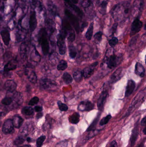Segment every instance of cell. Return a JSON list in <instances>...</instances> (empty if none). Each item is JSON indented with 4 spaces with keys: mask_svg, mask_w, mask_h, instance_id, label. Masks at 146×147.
I'll list each match as a JSON object with an SVG mask.
<instances>
[{
    "mask_svg": "<svg viewBox=\"0 0 146 147\" xmlns=\"http://www.w3.org/2000/svg\"><path fill=\"white\" fill-rule=\"evenodd\" d=\"M48 34L45 28H41L38 35V42L42 48L44 55H46L49 53V50Z\"/></svg>",
    "mask_w": 146,
    "mask_h": 147,
    "instance_id": "obj_1",
    "label": "cell"
},
{
    "mask_svg": "<svg viewBox=\"0 0 146 147\" xmlns=\"http://www.w3.org/2000/svg\"><path fill=\"white\" fill-rule=\"evenodd\" d=\"M39 86L41 90H47L56 87L57 86V83L55 81L50 79L43 78L40 79Z\"/></svg>",
    "mask_w": 146,
    "mask_h": 147,
    "instance_id": "obj_2",
    "label": "cell"
},
{
    "mask_svg": "<svg viewBox=\"0 0 146 147\" xmlns=\"http://www.w3.org/2000/svg\"><path fill=\"white\" fill-rule=\"evenodd\" d=\"M65 14L70 21L71 24L75 28L76 32H77V33H79L80 30V26L78 18L72 12L67 9L65 10Z\"/></svg>",
    "mask_w": 146,
    "mask_h": 147,
    "instance_id": "obj_3",
    "label": "cell"
},
{
    "mask_svg": "<svg viewBox=\"0 0 146 147\" xmlns=\"http://www.w3.org/2000/svg\"><path fill=\"white\" fill-rule=\"evenodd\" d=\"M65 38L59 34L57 36V45L59 49V52L61 55L65 54L67 51V47L65 43Z\"/></svg>",
    "mask_w": 146,
    "mask_h": 147,
    "instance_id": "obj_4",
    "label": "cell"
},
{
    "mask_svg": "<svg viewBox=\"0 0 146 147\" xmlns=\"http://www.w3.org/2000/svg\"><path fill=\"white\" fill-rule=\"evenodd\" d=\"M143 26V22L140 20L139 17H137L133 21L131 26V36L135 35L140 31Z\"/></svg>",
    "mask_w": 146,
    "mask_h": 147,
    "instance_id": "obj_5",
    "label": "cell"
},
{
    "mask_svg": "<svg viewBox=\"0 0 146 147\" xmlns=\"http://www.w3.org/2000/svg\"><path fill=\"white\" fill-rule=\"evenodd\" d=\"M108 96H109V93L108 91L106 90L103 91L100 94L97 103L98 109L99 111H102L103 109L105 104Z\"/></svg>",
    "mask_w": 146,
    "mask_h": 147,
    "instance_id": "obj_6",
    "label": "cell"
},
{
    "mask_svg": "<svg viewBox=\"0 0 146 147\" xmlns=\"http://www.w3.org/2000/svg\"><path fill=\"white\" fill-rule=\"evenodd\" d=\"M30 47L25 42L21 43L20 46V55L22 59H26L27 58L30 51Z\"/></svg>",
    "mask_w": 146,
    "mask_h": 147,
    "instance_id": "obj_7",
    "label": "cell"
},
{
    "mask_svg": "<svg viewBox=\"0 0 146 147\" xmlns=\"http://www.w3.org/2000/svg\"><path fill=\"white\" fill-rule=\"evenodd\" d=\"M94 109L93 104L89 101L81 102L78 107V109L80 111H89Z\"/></svg>",
    "mask_w": 146,
    "mask_h": 147,
    "instance_id": "obj_8",
    "label": "cell"
},
{
    "mask_svg": "<svg viewBox=\"0 0 146 147\" xmlns=\"http://www.w3.org/2000/svg\"><path fill=\"white\" fill-rule=\"evenodd\" d=\"M98 64V62H96L90 66L85 68L82 71V75L85 78H87L91 76L94 72V68Z\"/></svg>",
    "mask_w": 146,
    "mask_h": 147,
    "instance_id": "obj_9",
    "label": "cell"
},
{
    "mask_svg": "<svg viewBox=\"0 0 146 147\" xmlns=\"http://www.w3.org/2000/svg\"><path fill=\"white\" fill-rule=\"evenodd\" d=\"M29 24V29L30 31L31 32H33L37 26V16H36L35 11H32L31 13Z\"/></svg>",
    "mask_w": 146,
    "mask_h": 147,
    "instance_id": "obj_10",
    "label": "cell"
},
{
    "mask_svg": "<svg viewBox=\"0 0 146 147\" xmlns=\"http://www.w3.org/2000/svg\"><path fill=\"white\" fill-rule=\"evenodd\" d=\"M14 126L12 120L8 119L6 120L3 124L2 130L5 134H9L13 131Z\"/></svg>",
    "mask_w": 146,
    "mask_h": 147,
    "instance_id": "obj_11",
    "label": "cell"
},
{
    "mask_svg": "<svg viewBox=\"0 0 146 147\" xmlns=\"http://www.w3.org/2000/svg\"><path fill=\"white\" fill-rule=\"evenodd\" d=\"M123 72V69L122 68H119L116 70L111 77L110 79V83L114 84L120 80L122 77Z\"/></svg>",
    "mask_w": 146,
    "mask_h": 147,
    "instance_id": "obj_12",
    "label": "cell"
},
{
    "mask_svg": "<svg viewBox=\"0 0 146 147\" xmlns=\"http://www.w3.org/2000/svg\"><path fill=\"white\" fill-rule=\"evenodd\" d=\"M17 84L12 80H8L4 84V88L8 92H13L16 90Z\"/></svg>",
    "mask_w": 146,
    "mask_h": 147,
    "instance_id": "obj_13",
    "label": "cell"
},
{
    "mask_svg": "<svg viewBox=\"0 0 146 147\" xmlns=\"http://www.w3.org/2000/svg\"><path fill=\"white\" fill-rule=\"evenodd\" d=\"M18 67V62L15 59L9 60L4 66L3 70L5 72H9L14 70Z\"/></svg>",
    "mask_w": 146,
    "mask_h": 147,
    "instance_id": "obj_14",
    "label": "cell"
},
{
    "mask_svg": "<svg viewBox=\"0 0 146 147\" xmlns=\"http://www.w3.org/2000/svg\"><path fill=\"white\" fill-rule=\"evenodd\" d=\"M135 88V83L132 80H129L126 87L125 97H128L132 94Z\"/></svg>",
    "mask_w": 146,
    "mask_h": 147,
    "instance_id": "obj_15",
    "label": "cell"
},
{
    "mask_svg": "<svg viewBox=\"0 0 146 147\" xmlns=\"http://www.w3.org/2000/svg\"><path fill=\"white\" fill-rule=\"evenodd\" d=\"M118 63V57L116 55L113 54L110 56L107 61V66L110 69L116 67Z\"/></svg>",
    "mask_w": 146,
    "mask_h": 147,
    "instance_id": "obj_16",
    "label": "cell"
},
{
    "mask_svg": "<svg viewBox=\"0 0 146 147\" xmlns=\"http://www.w3.org/2000/svg\"><path fill=\"white\" fill-rule=\"evenodd\" d=\"M65 2L71 8L73 9V10L81 18H82L84 16V14L83 11L77 6L75 5L74 3H72L70 0H64Z\"/></svg>",
    "mask_w": 146,
    "mask_h": 147,
    "instance_id": "obj_17",
    "label": "cell"
},
{
    "mask_svg": "<svg viewBox=\"0 0 146 147\" xmlns=\"http://www.w3.org/2000/svg\"><path fill=\"white\" fill-rule=\"evenodd\" d=\"M13 102L17 106H20L22 104L23 102V96L21 93L19 92H14L13 94Z\"/></svg>",
    "mask_w": 146,
    "mask_h": 147,
    "instance_id": "obj_18",
    "label": "cell"
},
{
    "mask_svg": "<svg viewBox=\"0 0 146 147\" xmlns=\"http://www.w3.org/2000/svg\"><path fill=\"white\" fill-rule=\"evenodd\" d=\"M3 41L6 46L9 45L10 41V35L9 31L7 29H3L0 32Z\"/></svg>",
    "mask_w": 146,
    "mask_h": 147,
    "instance_id": "obj_19",
    "label": "cell"
},
{
    "mask_svg": "<svg viewBox=\"0 0 146 147\" xmlns=\"http://www.w3.org/2000/svg\"><path fill=\"white\" fill-rule=\"evenodd\" d=\"M41 59L40 54L37 51L36 47H34V48L30 54V60L35 63H38L41 61Z\"/></svg>",
    "mask_w": 146,
    "mask_h": 147,
    "instance_id": "obj_20",
    "label": "cell"
},
{
    "mask_svg": "<svg viewBox=\"0 0 146 147\" xmlns=\"http://www.w3.org/2000/svg\"><path fill=\"white\" fill-rule=\"evenodd\" d=\"M25 74L27 76L28 80L33 84H36L37 81V78L35 71L33 70H30L25 69Z\"/></svg>",
    "mask_w": 146,
    "mask_h": 147,
    "instance_id": "obj_21",
    "label": "cell"
},
{
    "mask_svg": "<svg viewBox=\"0 0 146 147\" xmlns=\"http://www.w3.org/2000/svg\"><path fill=\"white\" fill-rule=\"evenodd\" d=\"M135 73L140 77H144L145 74V69L140 63H137L135 65Z\"/></svg>",
    "mask_w": 146,
    "mask_h": 147,
    "instance_id": "obj_22",
    "label": "cell"
},
{
    "mask_svg": "<svg viewBox=\"0 0 146 147\" xmlns=\"http://www.w3.org/2000/svg\"><path fill=\"white\" fill-rule=\"evenodd\" d=\"M12 121H13L14 127H15L16 128H19L22 125L24 120L19 116L15 115L13 118Z\"/></svg>",
    "mask_w": 146,
    "mask_h": 147,
    "instance_id": "obj_23",
    "label": "cell"
},
{
    "mask_svg": "<svg viewBox=\"0 0 146 147\" xmlns=\"http://www.w3.org/2000/svg\"><path fill=\"white\" fill-rule=\"evenodd\" d=\"M139 135V129L137 127H135L132 131V135L130 138V142L132 146H133L135 144Z\"/></svg>",
    "mask_w": 146,
    "mask_h": 147,
    "instance_id": "obj_24",
    "label": "cell"
},
{
    "mask_svg": "<svg viewBox=\"0 0 146 147\" xmlns=\"http://www.w3.org/2000/svg\"><path fill=\"white\" fill-rule=\"evenodd\" d=\"M69 122L72 124H77L80 121V115L78 112H75L69 116Z\"/></svg>",
    "mask_w": 146,
    "mask_h": 147,
    "instance_id": "obj_25",
    "label": "cell"
},
{
    "mask_svg": "<svg viewBox=\"0 0 146 147\" xmlns=\"http://www.w3.org/2000/svg\"><path fill=\"white\" fill-rule=\"evenodd\" d=\"M93 29H94V23L92 22L89 26L85 34V37L88 40H91L93 34Z\"/></svg>",
    "mask_w": 146,
    "mask_h": 147,
    "instance_id": "obj_26",
    "label": "cell"
},
{
    "mask_svg": "<svg viewBox=\"0 0 146 147\" xmlns=\"http://www.w3.org/2000/svg\"><path fill=\"white\" fill-rule=\"evenodd\" d=\"M13 102V94L12 96L10 95H7L2 100L1 103L4 105L8 106L10 105Z\"/></svg>",
    "mask_w": 146,
    "mask_h": 147,
    "instance_id": "obj_27",
    "label": "cell"
},
{
    "mask_svg": "<svg viewBox=\"0 0 146 147\" xmlns=\"http://www.w3.org/2000/svg\"><path fill=\"white\" fill-rule=\"evenodd\" d=\"M34 111L31 107L25 106L22 109L21 113L24 115L30 116L33 114Z\"/></svg>",
    "mask_w": 146,
    "mask_h": 147,
    "instance_id": "obj_28",
    "label": "cell"
},
{
    "mask_svg": "<svg viewBox=\"0 0 146 147\" xmlns=\"http://www.w3.org/2000/svg\"><path fill=\"white\" fill-rule=\"evenodd\" d=\"M144 0H135L134 3V6L137 7L140 12H142L144 8Z\"/></svg>",
    "mask_w": 146,
    "mask_h": 147,
    "instance_id": "obj_29",
    "label": "cell"
},
{
    "mask_svg": "<svg viewBox=\"0 0 146 147\" xmlns=\"http://www.w3.org/2000/svg\"><path fill=\"white\" fill-rule=\"evenodd\" d=\"M73 77L76 82H80L83 77L82 71L80 70L75 71L73 74Z\"/></svg>",
    "mask_w": 146,
    "mask_h": 147,
    "instance_id": "obj_30",
    "label": "cell"
},
{
    "mask_svg": "<svg viewBox=\"0 0 146 147\" xmlns=\"http://www.w3.org/2000/svg\"><path fill=\"white\" fill-rule=\"evenodd\" d=\"M63 79L65 84H69L73 82V78L71 75L67 72H65L63 75Z\"/></svg>",
    "mask_w": 146,
    "mask_h": 147,
    "instance_id": "obj_31",
    "label": "cell"
},
{
    "mask_svg": "<svg viewBox=\"0 0 146 147\" xmlns=\"http://www.w3.org/2000/svg\"><path fill=\"white\" fill-rule=\"evenodd\" d=\"M67 63L64 60H62L59 62L57 66V69L58 71H64L67 68Z\"/></svg>",
    "mask_w": 146,
    "mask_h": 147,
    "instance_id": "obj_32",
    "label": "cell"
},
{
    "mask_svg": "<svg viewBox=\"0 0 146 147\" xmlns=\"http://www.w3.org/2000/svg\"><path fill=\"white\" fill-rule=\"evenodd\" d=\"M77 52L76 48L74 46L69 47V55L71 59H74L77 55Z\"/></svg>",
    "mask_w": 146,
    "mask_h": 147,
    "instance_id": "obj_33",
    "label": "cell"
},
{
    "mask_svg": "<svg viewBox=\"0 0 146 147\" xmlns=\"http://www.w3.org/2000/svg\"><path fill=\"white\" fill-rule=\"evenodd\" d=\"M103 33L99 32L96 33L94 36V42L96 44H98L100 43L102 39Z\"/></svg>",
    "mask_w": 146,
    "mask_h": 147,
    "instance_id": "obj_34",
    "label": "cell"
},
{
    "mask_svg": "<svg viewBox=\"0 0 146 147\" xmlns=\"http://www.w3.org/2000/svg\"><path fill=\"white\" fill-rule=\"evenodd\" d=\"M99 117H97L95 120H94L92 123L91 124V125L89 126V127L87 129V132H90V131H93V130H95L96 128V126H97V123L98 121L99 120Z\"/></svg>",
    "mask_w": 146,
    "mask_h": 147,
    "instance_id": "obj_35",
    "label": "cell"
},
{
    "mask_svg": "<svg viewBox=\"0 0 146 147\" xmlns=\"http://www.w3.org/2000/svg\"><path fill=\"white\" fill-rule=\"evenodd\" d=\"M111 117H111V115H108L107 116L103 117L99 122V124H100V126H104V125L107 124L109 122V120L111 119Z\"/></svg>",
    "mask_w": 146,
    "mask_h": 147,
    "instance_id": "obj_36",
    "label": "cell"
},
{
    "mask_svg": "<svg viewBox=\"0 0 146 147\" xmlns=\"http://www.w3.org/2000/svg\"><path fill=\"white\" fill-rule=\"evenodd\" d=\"M58 108L60 111H66L68 109V107L65 104L62 102L61 101H58L57 102Z\"/></svg>",
    "mask_w": 146,
    "mask_h": 147,
    "instance_id": "obj_37",
    "label": "cell"
},
{
    "mask_svg": "<svg viewBox=\"0 0 146 147\" xmlns=\"http://www.w3.org/2000/svg\"><path fill=\"white\" fill-rule=\"evenodd\" d=\"M8 112L7 108L5 106L0 105V117L5 116Z\"/></svg>",
    "mask_w": 146,
    "mask_h": 147,
    "instance_id": "obj_38",
    "label": "cell"
},
{
    "mask_svg": "<svg viewBox=\"0 0 146 147\" xmlns=\"http://www.w3.org/2000/svg\"><path fill=\"white\" fill-rule=\"evenodd\" d=\"M39 102V98L38 97L34 96L31 98L28 103V105L30 106H33L37 104Z\"/></svg>",
    "mask_w": 146,
    "mask_h": 147,
    "instance_id": "obj_39",
    "label": "cell"
},
{
    "mask_svg": "<svg viewBox=\"0 0 146 147\" xmlns=\"http://www.w3.org/2000/svg\"><path fill=\"white\" fill-rule=\"evenodd\" d=\"M118 42V40L116 37H113L109 41V45L111 47H114L117 45Z\"/></svg>",
    "mask_w": 146,
    "mask_h": 147,
    "instance_id": "obj_40",
    "label": "cell"
},
{
    "mask_svg": "<svg viewBox=\"0 0 146 147\" xmlns=\"http://www.w3.org/2000/svg\"><path fill=\"white\" fill-rule=\"evenodd\" d=\"M45 139V136H40L37 140V147H41L43 145Z\"/></svg>",
    "mask_w": 146,
    "mask_h": 147,
    "instance_id": "obj_41",
    "label": "cell"
},
{
    "mask_svg": "<svg viewBox=\"0 0 146 147\" xmlns=\"http://www.w3.org/2000/svg\"><path fill=\"white\" fill-rule=\"evenodd\" d=\"M91 0H82L81 5L83 6V7L86 8L88 7L91 5Z\"/></svg>",
    "mask_w": 146,
    "mask_h": 147,
    "instance_id": "obj_42",
    "label": "cell"
},
{
    "mask_svg": "<svg viewBox=\"0 0 146 147\" xmlns=\"http://www.w3.org/2000/svg\"><path fill=\"white\" fill-rule=\"evenodd\" d=\"M25 142V140L22 137H17L14 141V143L15 145H20L23 144Z\"/></svg>",
    "mask_w": 146,
    "mask_h": 147,
    "instance_id": "obj_43",
    "label": "cell"
},
{
    "mask_svg": "<svg viewBox=\"0 0 146 147\" xmlns=\"http://www.w3.org/2000/svg\"><path fill=\"white\" fill-rule=\"evenodd\" d=\"M75 34L74 32H71L70 33L68 37V40L70 42H73L75 40Z\"/></svg>",
    "mask_w": 146,
    "mask_h": 147,
    "instance_id": "obj_44",
    "label": "cell"
},
{
    "mask_svg": "<svg viewBox=\"0 0 146 147\" xmlns=\"http://www.w3.org/2000/svg\"><path fill=\"white\" fill-rule=\"evenodd\" d=\"M107 5H108V2L106 1H103L101 2V4H100V7H101L102 10H104V11L106 10Z\"/></svg>",
    "mask_w": 146,
    "mask_h": 147,
    "instance_id": "obj_45",
    "label": "cell"
},
{
    "mask_svg": "<svg viewBox=\"0 0 146 147\" xmlns=\"http://www.w3.org/2000/svg\"><path fill=\"white\" fill-rule=\"evenodd\" d=\"M90 132H91V133L89 134V136H88V138H87V139H88V140L90 139V138H93V137H94L98 133H99V131H96V130H95L90 131Z\"/></svg>",
    "mask_w": 146,
    "mask_h": 147,
    "instance_id": "obj_46",
    "label": "cell"
},
{
    "mask_svg": "<svg viewBox=\"0 0 146 147\" xmlns=\"http://www.w3.org/2000/svg\"><path fill=\"white\" fill-rule=\"evenodd\" d=\"M87 25H88V23L87 22H83L82 25H81V32H83L84 31V29L87 27Z\"/></svg>",
    "mask_w": 146,
    "mask_h": 147,
    "instance_id": "obj_47",
    "label": "cell"
},
{
    "mask_svg": "<svg viewBox=\"0 0 146 147\" xmlns=\"http://www.w3.org/2000/svg\"><path fill=\"white\" fill-rule=\"evenodd\" d=\"M35 111L37 112H40L43 110V107L40 106H36L34 107Z\"/></svg>",
    "mask_w": 146,
    "mask_h": 147,
    "instance_id": "obj_48",
    "label": "cell"
},
{
    "mask_svg": "<svg viewBox=\"0 0 146 147\" xmlns=\"http://www.w3.org/2000/svg\"><path fill=\"white\" fill-rule=\"evenodd\" d=\"M117 25H117V23H115L113 25V26H112V28H111L112 34L115 33V32H116V30L117 28Z\"/></svg>",
    "mask_w": 146,
    "mask_h": 147,
    "instance_id": "obj_49",
    "label": "cell"
},
{
    "mask_svg": "<svg viewBox=\"0 0 146 147\" xmlns=\"http://www.w3.org/2000/svg\"><path fill=\"white\" fill-rule=\"evenodd\" d=\"M110 147H117V144L115 140L111 142Z\"/></svg>",
    "mask_w": 146,
    "mask_h": 147,
    "instance_id": "obj_50",
    "label": "cell"
},
{
    "mask_svg": "<svg viewBox=\"0 0 146 147\" xmlns=\"http://www.w3.org/2000/svg\"><path fill=\"white\" fill-rule=\"evenodd\" d=\"M146 117H144V118L141 120V124L142 126H145L146 125Z\"/></svg>",
    "mask_w": 146,
    "mask_h": 147,
    "instance_id": "obj_51",
    "label": "cell"
},
{
    "mask_svg": "<svg viewBox=\"0 0 146 147\" xmlns=\"http://www.w3.org/2000/svg\"><path fill=\"white\" fill-rule=\"evenodd\" d=\"M3 48L2 45L0 44V57L3 55Z\"/></svg>",
    "mask_w": 146,
    "mask_h": 147,
    "instance_id": "obj_52",
    "label": "cell"
},
{
    "mask_svg": "<svg viewBox=\"0 0 146 147\" xmlns=\"http://www.w3.org/2000/svg\"><path fill=\"white\" fill-rule=\"evenodd\" d=\"M43 113H38V114H37V119H39V118H41L42 116H43Z\"/></svg>",
    "mask_w": 146,
    "mask_h": 147,
    "instance_id": "obj_53",
    "label": "cell"
},
{
    "mask_svg": "<svg viewBox=\"0 0 146 147\" xmlns=\"http://www.w3.org/2000/svg\"><path fill=\"white\" fill-rule=\"evenodd\" d=\"M70 1L74 4H77L79 3V0H71Z\"/></svg>",
    "mask_w": 146,
    "mask_h": 147,
    "instance_id": "obj_54",
    "label": "cell"
},
{
    "mask_svg": "<svg viewBox=\"0 0 146 147\" xmlns=\"http://www.w3.org/2000/svg\"><path fill=\"white\" fill-rule=\"evenodd\" d=\"M31 139L30 138H28L27 139V140L28 142H31Z\"/></svg>",
    "mask_w": 146,
    "mask_h": 147,
    "instance_id": "obj_55",
    "label": "cell"
},
{
    "mask_svg": "<svg viewBox=\"0 0 146 147\" xmlns=\"http://www.w3.org/2000/svg\"><path fill=\"white\" fill-rule=\"evenodd\" d=\"M143 133H144V134L146 135V128L145 127V128H144V130H143Z\"/></svg>",
    "mask_w": 146,
    "mask_h": 147,
    "instance_id": "obj_56",
    "label": "cell"
},
{
    "mask_svg": "<svg viewBox=\"0 0 146 147\" xmlns=\"http://www.w3.org/2000/svg\"><path fill=\"white\" fill-rule=\"evenodd\" d=\"M138 147H144V144H141L140 146H139Z\"/></svg>",
    "mask_w": 146,
    "mask_h": 147,
    "instance_id": "obj_57",
    "label": "cell"
},
{
    "mask_svg": "<svg viewBox=\"0 0 146 147\" xmlns=\"http://www.w3.org/2000/svg\"><path fill=\"white\" fill-rule=\"evenodd\" d=\"M23 147H30V146H23Z\"/></svg>",
    "mask_w": 146,
    "mask_h": 147,
    "instance_id": "obj_58",
    "label": "cell"
},
{
    "mask_svg": "<svg viewBox=\"0 0 146 147\" xmlns=\"http://www.w3.org/2000/svg\"><path fill=\"white\" fill-rule=\"evenodd\" d=\"M1 122L0 121V127H1Z\"/></svg>",
    "mask_w": 146,
    "mask_h": 147,
    "instance_id": "obj_59",
    "label": "cell"
}]
</instances>
